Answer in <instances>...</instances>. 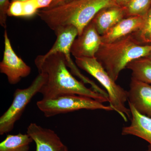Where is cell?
I'll list each match as a JSON object with an SVG mask.
<instances>
[{"label": "cell", "instance_id": "cell-1", "mask_svg": "<svg viewBox=\"0 0 151 151\" xmlns=\"http://www.w3.org/2000/svg\"><path fill=\"white\" fill-rule=\"evenodd\" d=\"M39 73L46 76V81L39 93L42 99H50L65 94H76L92 98L101 103L109 102V98L84 85L68 70L64 54L57 52L38 55L35 60Z\"/></svg>", "mask_w": 151, "mask_h": 151}, {"label": "cell", "instance_id": "cell-2", "mask_svg": "<svg viewBox=\"0 0 151 151\" xmlns=\"http://www.w3.org/2000/svg\"><path fill=\"white\" fill-rule=\"evenodd\" d=\"M113 6H118L113 0H73L43 9L37 14L54 31L61 27L72 25L79 35L100 10Z\"/></svg>", "mask_w": 151, "mask_h": 151}, {"label": "cell", "instance_id": "cell-3", "mask_svg": "<svg viewBox=\"0 0 151 151\" xmlns=\"http://www.w3.org/2000/svg\"><path fill=\"white\" fill-rule=\"evenodd\" d=\"M151 52V44H142L132 34L112 43H102L95 58L116 81L129 63L147 56Z\"/></svg>", "mask_w": 151, "mask_h": 151}, {"label": "cell", "instance_id": "cell-4", "mask_svg": "<svg viewBox=\"0 0 151 151\" xmlns=\"http://www.w3.org/2000/svg\"><path fill=\"white\" fill-rule=\"evenodd\" d=\"M76 64L86 71L102 84L109 97L110 106L119 114L125 122L131 120L132 114L129 108L125 106L128 100V91H126L111 78L97 58H75Z\"/></svg>", "mask_w": 151, "mask_h": 151}, {"label": "cell", "instance_id": "cell-5", "mask_svg": "<svg viewBox=\"0 0 151 151\" xmlns=\"http://www.w3.org/2000/svg\"><path fill=\"white\" fill-rule=\"evenodd\" d=\"M37 105L48 118L81 109L113 111L110 105L106 106L90 97L73 94L61 95L53 99H42L38 101Z\"/></svg>", "mask_w": 151, "mask_h": 151}, {"label": "cell", "instance_id": "cell-6", "mask_svg": "<svg viewBox=\"0 0 151 151\" xmlns=\"http://www.w3.org/2000/svg\"><path fill=\"white\" fill-rule=\"evenodd\" d=\"M45 81V75L39 73L27 88L17 89L15 91L12 103L0 117V135H4L13 130L15 124L20 119L28 104L35 95L39 93Z\"/></svg>", "mask_w": 151, "mask_h": 151}, {"label": "cell", "instance_id": "cell-7", "mask_svg": "<svg viewBox=\"0 0 151 151\" xmlns=\"http://www.w3.org/2000/svg\"><path fill=\"white\" fill-rule=\"evenodd\" d=\"M57 36L55 42L46 55L51 54L59 52L64 54L68 67L70 68L71 73L78 77L85 84H90L92 89L100 94H105V91L97 86L94 81L81 73L71 59V48L73 41L78 35L77 29L72 25L65 26L58 28L54 31Z\"/></svg>", "mask_w": 151, "mask_h": 151}, {"label": "cell", "instance_id": "cell-8", "mask_svg": "<svg viewBox=\"0 0 151 151\" xmlns=\"http://www.w3.org/2000/svg\"><path fill=\"white\" fill-rule=\"evenodd\" d=\"M4 38V50L0 63V72L6 76L10 84L14 85L22 78L28 76L31 69L14 51L6 30L5 31Z\"/></svg>", "mask_w": 151, "mask_h": 151}, {"label": "cell", "instance_id": "cell-9", "mask_svg": "<svg viewBox=\"0 0 151 151\" xmlns=\"http://www.w3.org/2000/svg\"><path fill=\"white\" fill-rule=\"evenodd\" d=\"M102 43L101 36L92 21L75 39L70 52L75 58L95 57Z\"/></svg>", "mask_w": 151, "mask_h": 151}, {"label": "cell", "instance_id": "cell-10", "mask_svg": "<svg viewBox=\"0 0 151 151\" xmlns=\"http://www.w3.org/2000/svg\"><path fill=\"white\" fill-rule=\"evenodd\" d=\"M27 133L35 142L36 151H68L53 130L31 123L28 127Z\"/></svg>", "mask_w": 151, "mask_h": 151}, {"label": "cell", "instance_id": "cell-11", "mask_svg": "<svg viewBox=\"0 0 151 151\" xmlns=\"http://www.w3.org/2000/svg\"><path fill=\"white\" fill-rule=\"evenodd\" d=\"M128 101L141 114L151 118V85L132 78Z\"/></svg>", "mask_w": 151, "mask_h": 151}, {"label": "cell", "instance_id": "cell-12", "mask_svg": "<svg viewBox=\"0 0 151 151\" xmlns=\"http://www.w3.org/2000/svg\"><path fill=\"white\" fill-rule=\"evenodd\" d=\"M132 114L130 126L123 127V135H133L142 139L149 143L147 151H151V118L138 112L129 103Z\"/></svg>", "mask_w": 151, "mask_h": 151}, {"label": "cell", "instance_id": "cell-13", "mask_svg": "<svg viewBox=\"0 0 151 151\" xmlns=\"http://www.w3.org/2000/svg\"><path fill=\"white\" fill-rule=\"evenodd\" d=\"M143 21V17L125 18L101 36L102 43H112L134 33L140 28Z\"/></svg>", "mask_w": 151, "mask_h": 151}, {"label": "cell", "instance_id": "cell-14", "mask_svg": "<svg viewBox=\"0 0 151 151\" xmlns=\"http://www.w3.org/2000/svg\"><path fill=\"white\" fill-rule=\"evenodd\" d=\"M126 17L124 7L113 6L100 10L94 17L92 22L94 23L98 33L102 36Z\"/></svg>", "mask_w": 151, "mask_h": 151}, {"label": "cell", "instance_id": "cell-15", "mask_svg": "<svg viewBox=\"0 0 151 151\" xmlns=\"http://www.w3.org/2000/svg\"><path fill=\"white\" fill-rule=\"evenodd\" d=\"M33 142L27 133L7 135L0 143V151H29V145Z\"/></svg>", "mask_w": 151, "mask_h": 151}, {"label": "cell", "instance_id": "cell-16", "mask_svg": "<svg viewBox=\"0 0 151 151\" xmlns=\"http://www.w3.org/2000/svg\"><path fill=\"white\" fill-rule=\"evenodd\" d=\"M126 68L132 71V78L151 84V60L147 57L133 60Z\"/></svg>", "mask_w": 151, "mask_h": 151}, {"label": "cell", "instance_id": "cell-17", "mask_svg": "<svg viewBox=\"0 0 151 151\" xmlns=\"http://www.w3.org/2000/svg\"><path fill=\"white\" fill-rule=\"evenodd\" d=\"M151 7V0H131L125 7L126 17H144Z\"/></svg>", "mask_w": 151, "mask_h": 151}, {"label": "cell", "instance_id": "cell-18", "mask_svg": "<svg viewBox=\"0 0 151 151\" xmlns=\"http://www.w3.org/2000/svg\"><path fill=\"white\" fill-rule=\"evenodd\" d=\"M132 35L142 44H151V7L143 17L140 28Z\"/></svg>", "mask_w": 151, "mask_h": 151}, {"label": "cell", "instance_id": "cell-19", "mask_svg": "<svg viewBox=\"0 0 151 151\" xmlns=\"http://www.w3.org/2000/svg\"><path fill=\"white\" fill-rule=\"evenodd\" d=\"M23 3V17H30L37 14L39 9L35 0H28Z\"/></svg>", "mask_w": 151, "mask_h": 151}, {"label": "cell", "instance_id": "cell-20", "mask_svg": "<svg viewBox=\"0 0 151 151\" xmlns=\"http://www.w3.org/2000/svg\"><path fill=\"white\" fill-rule=\"evenodd\" d=\"M23 12V1H15L11 3L8 12V16L10 17H22Z\"/></svg>", "mask_w": 151, "mask_h": 151}, {"label": "cell", "instance_id": "cell-21", "mask_svg": "<svg viewBox=\"0 0 151 151\" xmlns=\"http://www.w3.org/2000/svg\"><path fill=\"white\" fill-rule=\"evenodd\" d=\"M10 4L9 0H0V24L4 28L6 27L7 16Z\"/></svg>", "mask_w": 151, "mask_h": 151}, {"label": "cell", "instance_id": "cell-22", "mask_svg": "<svg viewBox=\"0 0 151 151\" xmlns=\"http://www.w3.org/2000/svg\"><path fill=\"white\" fill-rule=\"evenodd\" d=\"M53 1L54 0H35L39 9L48 7Z\"/></svg>", "mask_w": 151, "mask_h": 151}, {"label": "cell", "instance_id": "cell-23", "mask_svg": "<svg viewBox=\"0 0 151 151\" xmlns=\"http://www.w3.org/2000/svg\"><path fill=\"white\" fill-rule=\"evenodd\" d=\"M116 5L122 7H125L131 0H113Z\"/></svg>", "mask_w": 151, "mask_h": 151}, {"label": "cell", "instance_id": "cell-24", "mask_svg": "<svg viewBox=\"0 0 151 151\" xmlns=\"http://www.w3.org/2000/svg\"><path fill=\"white\" fill-rule=\"evenodd\" d=\"M73 1V0H54L52 3L48 7L60 5L65 4V3L71 1Z\"/></svg>", "mask_w": 151, "mask_h": 151}, {"label": "cell", "instance_id": "cell-25", "mask_svg": "<svg viewBox=\"0 0 151 151\" xmlns=\"http://www.w3.org/2000/svg\"><path fill=\"white\" fill-rule=\"evenodd\" d=\"M147 58H149V59L150 60H151V52H150V53L149 54V55H148L147 56Z\"/></svg>", "mask_w": 151, "mask_h": 151}, {"label": "cell", "instance_id": "cell-26", "mask_svg": "<svg viewBox=\"0 0 151 151\" xmlns=\"http://www.w3.org/2000/svg\"><path fill=\"white\" fill-rule=\"evenodd\" d=\"M28 1V0H12V2L15 1Z\"/></svg>", "mask_w": 151, "mask_h": 151}]
</instances>
